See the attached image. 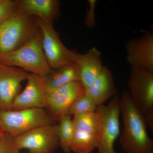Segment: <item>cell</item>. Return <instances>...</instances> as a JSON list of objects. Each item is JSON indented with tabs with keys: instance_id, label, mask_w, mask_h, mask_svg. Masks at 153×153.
Wrapping results in <instances>:
<instances>
[{
	"instance_id": "1",
	"label": "cell",
	"mask_w": 153,
	"mask_h": 153,
	"mask_svg": "<svg viewBox=\"0 0 153 153\" xmlns=\"http://www.w3.org/2000/svg\"><path fill=\"white\" fill-rule=\"evenodd\" d=\"M123 128L119 142L125 153H153V140L149 136L144 118L133 103L128 91L120 97Z\"/></svg>"
},
{
	"instance_id": "2",
	"label": "cell",
	"mask_w": 153,
	"mask_h": 153,
	"mask_svg": "<svg viewBox=\"0 0 153 153\" xmlns=\"http://www.w3.org/2000/svg\"><path fill=\"white\" fill-rule=\"evenodd\" d=\"M0 62L42 76H46L52 69L42 48L40 29L22 47L8 53H0Z\"/></svg>"
},
{
	"instance_id": "3",
	"label": "cell",
	"mask_w": 153,
	"mask_h": 153,
	"mask_svg": "<svg viewBox=\"0 0 153 153\" xmlns=\"http://www.w3.org/2000/svg\"><path fill=\"white\" fill-rule=\"evenodd\" d=\"M56 123L45 108L0 111V126L4 132L16 137L43 126Z\"/></svg>"
},
{
	"instance_id": "4",
	"label": "cell",
	"mask_w": 153,
	"mask_h": 153,
	"mask_svg": "<svg viewBox=\"0 0 153 153\" xmlns=\"http://www.w3.org/2000/svg\"><path fill=\"white\" fill-rule=\"evenodd\" d=\"M39 30L36 19L18 10L0 25V53H8L22 47Z\"/></svg>"
},
{
	"instance_id": "5",
	"label": "cell",
	"mask_w": 153,
	"mask_h": 153,
	"mask_svg": "<svg viewBox=\"0 0 153 153\" xmlns=\"http://www.w3.org/2000/svg\"><path fill=\"white\" fill-rule=\"evenodd\" d=\"M128 86L133 103L153 132V73L131 67Z\"/></svg>"
},
{
	"instance_id": "6",
	"label": "cell",
	"mask_w": 153,
	"mask_h": 153,
	"mask_svg": "<svg viewBox=\"0 0 153 153\" xmlns=\"http://www.w3.org/2000/svg\"><path fill=\"white\" fill-rule=\"evenodd\" d=\"M100 122L98 153H117L114 143L120 134V97L116 95L107 105H99L97 108Z\"/></svg>"
},
{
	"instance_id": "7",
	"label": "cell",
	"mask_w": 153,
	"mask_h": 153,
	"mask_svg": "<svg viewBox=\"0 0 153 153\" xmlns=\"http://www.w3.org/2000/svg\"><path fill=\"white\" fill-rule=\"evenodd\" d=\"M74 134L70 150L75 153H91L98 144L100 122L98 113H90L72 118Z\"/></svg>"
},
{
	"instance_id": "8",
	"label": "cell",
	"mask_w": 153,
	"mask_h": 153,
	"mask_svg": "<svg viewBox=\"0 0 153 153\" xmlns=\"http://www.w3.org/2000/svg\"><path fill=\"white\" fill-rule=\"evenodd\" d=\"M36 20L41 33L43 51L51 68L75 62L77 53L65 47L52 24L38 19Z\"/></svg>"
},
{
	"instance_id": "9",
	"label": "cell",
	"mask_w": 153,
	"mask_h": 153,
	"mask_svg": "<svg viewBox=\"0 0 153 153\" xmlns=\"http://www.w3.org/2000/svg\"><path fill=\"white\" fill-rule=\"evenodd\" d=\"M19 151L27 149L30 153H54L59 146L57 124L44 126L14 137Z\"/></svg>"
},
{
	"instance_id": "10",
	"label": "cell",
	"mask_w": 153,
	"mask_h": 153,
	"mask_svg": "<svg viewBox=\"0 0 153 153\" xmlns=\"http://www.w3.org/2000/svg\"><path fill=\"white\" fill-rule=\"evenodd\" d=\"M85 88L80 81L69 82L47 94L45 109L55 121L68 114L75 100L85 94Z\"/></svg>"
},
{
	"instance_id": "11",
	"label": "cell",
	"mask_w": 153,
	"mask_h": 153,
	"mask_svg": "<svg viewBox=\"0 0 153 153\" xmlns=\"http://www.w3.org/2000/svg\"><path fill=\"white\" fill-rule=\"evenodd\" d=\"M126 59L131 67L153 73V34L145 32L126 45Z\"/></svg>"
},
{
	"instance_id": "12",
	"label": "cell",
	"mask_w": 153,
	"mask_h": 153,
	"mask_svg": "<svg viewBox=\"0 0 153 153\" xmlns=\"http://www.w3.org/2000/svg\"><path fill=\"white\" fill-rule=\"evenodd\" d=\"M29 74L21 68L0 62V111L11 110L21 84L27 80Z\"/></svg>"
},
{
	"instance_id": "13",
	"label": "cell",
	"mask_w": 153,
	"mask_h": 153,
	"mask_svg": "<svg viewBox=\"0 0 153 153\" xmlns=\"http://www.w3.org/2000/svg\"><path fill=\"white\" fill-rule=\"evenodd\" d=\"M27 80V82L25 89L16 97L11 110L45 108L47 94L44 77L29 73Z\"/></svg>"
},
{
	"instance_id": "14",
	"label": "cell",
	"mask_w": 153,
	"mask_h": 153,
	"mask_svg": "<svg viewBox=\"0 0 153 153\" xmlns=\"http://www.w3.org/2000/svg\"><path fill=\"white\" fill-rule=\"evenodd\" d=\"M18 10L30 16L52 24L59 16L60 2L57 0H17Z\"/></svg>"
},
{
	"instance_id": "15",
	"label": "cell",
	"mask_w": 153,
	"mask_h": 153,
	"mask_svg": "<svg viewBox=\"0 0 153 153\" xmlns=\"http://www.w3.org/2000/svg\"><path fill=\"white\" fill-rule=\"evenodd\" d=\"M75 62L79 68L80 81L85 88L96 79L104 67L101 53L95 47L91 48L83 54L77 53Z\"/></svg>"
},
{
	"instance_id": "16",
	"label": "cell",
	"mask_w": 153,
	"mask_h": 153,
	"mask_svg": "<svg viewBox=\"0 0 153 153\" xmlns=\"http://www.w3.org/2000/svg\"><path fill=\"white\" fill-rule=\"evenodd\" d=\"M112 73L104 66L96 79L87 88L85 94L91 97L97 106L104 104L117 92Z\"/></svg>"
},
{
	"instance_id": "17",
	"label": "cell",
	"mask_w": 153,
	"mask_h": 153,
	"mask_svg": "<svg viewBox=\"0 0 153 153\" xmlns=\"http://www.w3.org/2000/svg\"><path fill=\"white\" fill-rule=\"evenodd\" d=\"M44 77V86L47 94L64 85L80 81L79 68L76 62L60 68L51 69Z\"/></svg>"
},
{
	"instance_id": "18",
	"label": "cell",
	"mask_w": 153,
	"mask_h": 153,
	"mask_svg": "<svg viewBox=\"0 0 153 153\" xmlns=\"http://www.w3.org/2000/svg\"><path fill=\"white\" fill-rule=\"evenodd\" d=\"M57 135L59 146L66 153L71 152L70 150L74 134L73 121L69 114L63 116L58 121Z\"/></svg>"
},
{
	"instance_id": "19",
	"label": "cell",
	"mask_w": 153,
	"mask_h": 153,
	"mask_svg": "<svg viewBox=\"0 0 153 153\" xmlns=\"http://www.w3.org/2000/svg\"><path fill=\"white\" fill-rule=\"evenodd\" d=\"M97 106L89 96L85 94L78 97L71 104L68 114L74 117L95 112Z\"/></svg>"
},
{
	"instance_id": "20",
	"label": "cell",
	"mask_w": 153,
	"mask_h": 153,
	"mask_svg": "<svg viewBox=\"0 0 153 153\" xmlns=\"http://www.w3.org/2000/svg\"><path fill=\"white\" fill-rule=\"evenodd\" d=\"M18 10L16 1L0 0V25L10 18Z\"/></svg>"
},
{
	"instance_id": "21",
	"label": "cell",
	"mask_w": 153,
	"mask_h": 153,
	"mask_svg": "<svg viewBox=\"0 0 153 153\" xmlns=\"http://www.w3.org/2000/svg\"><path fill=\"white\" fill-rule=\"evenodd\" d=\"M14 137L4 132L0 140V153H19Z\"/></svg>"
},
{
	"instance_id": "22",
	"label": "cell",
	"mask_w": 153,
	"mask_h": 153,
	"mask_svg": "<svg viewBox=\"0 0 153 153\" xmlns=\"http://www.w3.org/2000/svg\"><path fill=\"white\" fill-rule=\"evenodd\" d=\"M97 1L95 0L88 1V8L85 19V24L87 27L92 28L96 26L95 9Z\"/></svg>"
},
{
	"instance_id": "23",
	"label": "cell",
	"mask_w": 153,
	"mask_h": 153,
	"mask_svg": "<svg viewBox=\"0 0 153 153\" xmlns=\"http://www.w3.org/2000/svg\"><path fill=\"white\" fill-rule=\"evenodd\" d=\"M3 133H4V132H3L1 128V126H0V134H3Z\"/></svg>"
},
{
	"instance_id": "24",
	"label": "cell",
	"mask_w": 153,
	"mask_h": 153,
	"mask_svg": "<svg viewBox=\"0 0 153 153\" xmlns=\"http://www.w3.org/2000/svg\"><path fill=\"white\" fill-rule=\"evenodd\" d=\"M3 133L0 134V140H1V138L2 136Z\"/></svg>"
},
{
	"instance_id": "25",
	"label": "cell",
	"mask_w": 153,
	"mask_h": 153,
	"mask_svg": "<svg viewBox=\"0 0 153 153\" xmlns=\"http://www.w3.org/2000/svg\"></svg>"
}]
</instances>
